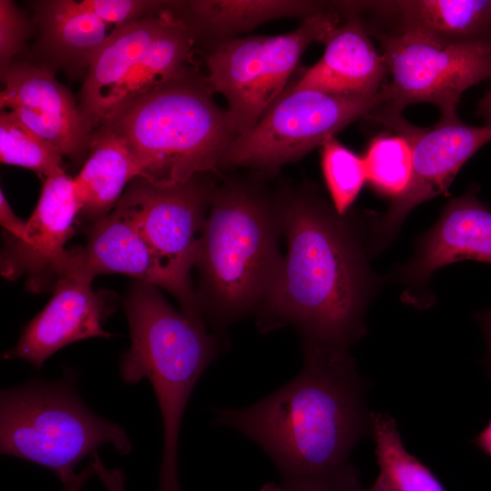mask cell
<instances>
[{"mask_svg": "<svg viewBox=\"0 0 491 491\" xmlns=\"http://www.w3.org/2000/svg\"><path fill=\"white\" fill-rule=\"evenodd\" d=\"M110 444L132 450L122 426L92 412L78 395L75 376L56 381L31 379L0 394L2 455L45 467L65 485L86 456Z\"/></svg>", "mask_w": 491, "mask_h": 491, "instance_id": "6", "label": "cell"}, {"mask_svg": "<svg viewBox=\"0 0 491 491\" xmlns=\"http://www.w3.org/2000/svg\"><path fill=\"white\" fill-rule=\"evenodd\" d=\"M0 160L45 179L64 170L62 155L7 110L0 115Z\"/></svg>", "mask_w": 491, "mask_h": 491, "instance_id": "26", "label": "cell"}, {"mask_svg": "<svg viewBox=\"0 0 491 491\" xmlns=\"http://www.w3.org/2000/svg\"><path fill=\"white\" fill-rule=\"evenodd\" d=\"M462 260L491 264V209L474 191L452 198L417 239L413 257L395 270V279L406 286L403 299L419 308L429 306L431 276Z\"/></svg>", "mask_w": 491, "mask_h": 491, "instance_id": "12", "label": "cell"}, {"mask_svg": "<svg viewBox=\"0 0 491 491\" xmlns=\"http://www.w3.org/2000/svg\"><path fill=\"white\" fill-rule=\"evenodd\" d=\"M373 117L392 126L410 145L413 169L406 192L381 216L370 224L371 246L376 256L398 233L407 215L417 205L448 189L461 167L483 145L491 141V125L464 124L458 117L443 118L434 126L417 128L399 114L378 112Z\"/></svg>", "mask_w": 491, "mask_h": 491, "instance_id": "11", "label": "cell"}, {"mask_svg": "<svg viewBox=\"0 0 491 491\" xmlns=\"http://www.w3.org/2000/svg\"><path fill=\"white\" fill-rule=\"evenodd\" d=\"M278 198L286 253L257 326H292L303 346L349 351L366 334V313L382 285L370 266L373 215H339L310 186Z\"/></svg>", "mask_w": 491, "mask_h": 491, "instance_id": "1", "label": "cell"}, {"mask_svg": "<svg viewBox=\"0 0 491 491\" xmlns=\"http://www.w3.org/2000/svg\"><path fill=\"white\" fill-rule=\"evenodd\" d=\"M321 167L333 207L347 214L366 182L363 156L330 137L321 145Z\"/></svg>", "mask_w": 491, "mask_h": 491, "instance_id": "27", "label": "cell"}, {"mask_svg": "<svg viewBox=\"0 0 491 491\" xmlns=\"http://www.w3.org/2000/svg\"><path fill=\"white\" fill-rule=\"evenodd\" d=\"M478 113L485 119L486 125H491V87L480 100Z\"/></svg>", "mask_w": 491, "mask_h": 491, "instance_id": "36", "label": "cell"}, {"mask_svg": "<svg viewBox=\"0 0 491 491\" xmlns=\"http://www.w3.org/2000/svg\"><path fill=\"white\" fill-rule=\"evenodd\" d=\"M475 317L480 324L486 336L487 354L485 358V365L487 375L491 378V308L484 312L476 313Z\"/></svg>", "mask_w": 491, "mask_h": 491, "instance_id": "33", "label": "cell"}, {"mask_svg": "<svg viewBox=\"0 0 491 491\" xmlns=\"http://www.w3.org/2000/svg\"><path fill=\"white\" fill-rule=\"evenodd\" d=\"M338 25V15L326 10L286 34L233 37L217 45L207 58L206 81L225 96L237 137L254 127L286 90L306 48L325 43Z\"/></svg>", "mask_w": 491, "mask_h": 491, "instance_id": "7", "label": "cell"}, {"mask_svg": "<svg viewBox=\"0 0 491 491\" xmlns=\"http://www.w3.org/2000/svg\"><path fill=\"white\" fill-rule=\"evenodd\" d=\"M176 2L148 0H84L83 7L95 14L105 24L123 25L147 14L157 13L165 8L175 5ZM152 15V14H151Z\"/></svg>", "mask_w": 491, "mask_h": 491, "instance_id": "28", "label": "cell"}, {"mask_svg": "<svg viewBox=\"0 0 491 491\" xmlns=\"http://www.w3.org/2000/svg\"><path fill=\"white\" fill-rule=\"evenodd\" d=\"M387 72L384 112L399 114L412 104L437 105L443 118H454L461 95L491 77V38L454 41L398 28L382 35Z\"/></svg>", "mask_w": 491, "mask_h": 491, "instance_id": "9", "label": "cell"}, {"mask_svg": "<svg viewBox=\"0 0 491 491\" xmlns=\"http://www.w3.org/2000/svg\"><path fill=\"white\" fill-rule=\"evenodd\" d=\"M73 178L63 170L44 180L37 205L25 221L21 241L10 240L1 260V273L9 279L27 274L32 290L46 277L55 283L67 269L71 250L65 245L79 215Z\"/></svg>", "mask_w": 491, "mask_h": 491, "instance_id": "13", "label": "cell"}, {"mask_svg": "<svg viewBox=\"0 0 491 491\" xmlns=\"http://www.w3.org/2000/svg\"><path fill=\"white\" fill-rule=\"evenodd\" d=\"M375 455L389 491H447L434 472L405 447L396 419L371 413Z\"/></svg>", "mask_w": 491, "mask_h": 491, "instance_id": "23", "label": "cell"}, {"mask_svg": "<svg viewBox=\"0 0 491 491\" xmlns=\"http://www.w3.org/2000/svg\"><path fill=\"white\" fill-rule=\"evenodd\" d=\"M363 158L366 181L376 193L394 201L406 192L412 176L413 159L410 145L403 135L376 136Z\"/></svg>", "mask_w": 491, "mask_h": 491, "instance_id": "25", "label": "cell"}, {"mask_svg": "<svg viewBox=\"0 0 491 491\" xmlns=\"http://www.w3.org/2000/svg\"><path fill=\"white\" fill-rule=\"evenodd\" d=\"M376 5L400 18L402 28L454 41L491 38V0H404Z\"/></svg>", "mask_w": 491, "mask_h": 491, "instance_id": "21", "label": "cell"}, {"mask_svg": "<svg viewBox=\"0 0 491 491\" xmlns=\"http://www.w3.org/2000/svg\"><path fill=\"white\" fill-rule=\"evenodd\" d=\"M3 78L2 109L11 112L62 155L77 156L85 149L89 132L81 111L51 71L15 65Z\"/></svg>", "mask_w": 491, "mask_h": 491, "instance_id": "15", "label": "cell"}, {"mask_svg": "<svg viewBox=\"0 0 491 491\" xmlns=\"http://www.w3.org/2000/svg\"><path fill=\"white\" fill-rule=\"evenodd\" d=\"M90 465L106 491H126L123 470L105 466L96 451L91 455Z\"/></svg>", "mask_w": 491, "mask_h": 491, "instance_id": "30", "label": "cell"}, {"mask_svg": "<svg viewBox=\"0 0 491 491\" xmlns=\"http://www.w3.org/2000/svg\"><path fill=\"white\" fill-rule=\"evenodd\" d=\"M68 272L81 273L92 278L101 274H124L175 296L172 281L139 230L116 206L110 214L94 222L84 247L71 250L65 273Z\"/></svg>", "mask_w": 491, "mask_h": 491, "instance_id": "17", "label": "cell"}, {"mask_svg": "<svg viewBox=\"0 0 491 491\" xmlns=\"http://www.w3.org/2000/svg\"><path fill=\"white\" fill-rule=\"evenodd\" d=\"M259 491H322L306 486H295L289 484H276V483H268L261 487ZM344 491H389L386 482L384 481L381 475H378L374 484L366 488H354Z\"/></svg>", "mask_w": 491, "mask_h": 491, "instance_id": "32", "label": "cell"}, {"mask_svg": "<svg viewBox=\"0 0 491 491\" xmlns=\"http://www.w3.org/2000/svg\"><path fill=\"white\" fill-rule=\"evenodd\" d=\"M26 33L24 17L11 1H0V68L3 76L22 48Z\"/></svg>", "mask_w": 491, "mask_h": 491, "instance_id": "29", "label": "cell"}, {"mask_svg": "<svg viewBox=\"0 0 491 491\" xmlns=\"http://www.w3.org/2000/svg\"><path fill=\"white\" fill-rule=\"evenodd\" d=\"M0 223L9 234V239L21 241L25 237L26 222L22 221L14 213L3 191L0 192Z\"/></svg>", "mask_w": 491, "mask_h": 491, "instance_id": "31", "label": "cell"}, {"mask_svg": "<svg viewBox=\"0 0 491 491\" xmlns=\"http://www.w3.org/2000/svg\"><path fill=\"white\" fill-rule=\"evenodd\" d=\"M322 57L292 85L332 95H371L383 88L387 66L357 17L338 25Z\"/></svg>", "mask_w": 491, "mask_h": 491, "instance_id": "16", "label": "cell"}, {"mask_svg": "<svg viewBox=\"0 0 491 491\" xmlns=\"http://www.w3.org/2000/svg\"><path fill=\"white\" fill-rule=\"evenodd\" d=\"M208 174L175 186H157L140 178L115 205L137 227L172 281L183 312L204 320L190 283L207 210L217 187Z\"/></svg>", "mask_w": 491, "mask_h": 491, "instance_id": "10", "label": "cell"}, {"mask_svg": "<svg viewBox=\"0 0 491 491\" xmlns=\"http://www.w3.org/2000/svg\"><path fill=\"white\" fill-rule=\"evenodd\" d=\"M385 101L382 89L371 95H342L291 86L230 145L221 167L275 171L321 146L358 118L370 116Z\"/></svg>", "mask_w": 491, "mask_h": 491, "instance_id": "8", "label": "cell"}, {"mask_svg": "<svg viewBox=\"0 0 491 491\" xmlns=\"http://www.w3.org/2000/svg\"><path fill=\"white\" fill-rule=\"evenodd\" d=\"M196 21L222 41L270 20L303 19L326 11V4L297 0H201L189 4Z\"/></svg>", "mask_w": 491, "mask_h": 491, "instance_id": "22", "label": "cell"}, {"mask_svg": "<svg viewBox=\"0 0 491 491\" xmlns=\"http://www.w3.org/2000/svg\"><path fill=\"white\" fill-rule=\"evenodd\" d=\"M46 39L61 56L89 64L109 34L107 24L80 2H46L43 9Z\"/></svg>", "mask_w": 491, "mask_h": 491, "instance_id": "24", "label": "cell"}, {"mask_svg": "<svg viewBox=\"0 0 491 491\" xmlns=\"http://www.w3.org/2000/svg\"><path fill=\"white\" fill-rule=\"evenodd\" d=\"M473 443L491 458V418L484 429L473 440Z\"/></svg>", "mask_w": 491, "mask_h": 491, "instance_id": "35", "label": "cell"}, {"mask_svg": "<svg viewBox=\"0 0 491 491\" xmlns=\"http://www.w3.org/2000/svg\"><path fill=\"white\" fill-rule=\"evenodd\" d=\"M303 349V368L293 380L252 406L215 409V423L257 444L282 483L322 491L358 488L350 454L372 435L368 383L350 351Z\"/></svg>", "mask_w": 491, "mask_h": 491, "instance_id": "2", "label": "cell"}, {"mask_svg": "<svg viewBox=\"0 0 491 491\" xmlns=\"http://www.w3.org/2000/svg\"><path fill=\"white\" fill-rule=\"evenodd\" d=\"M282 235L278 195L240 179L216 187L195 263L199 307L215 327L260 309L283 262Z\"/></svg>", "mask_w": 491, "mask_h": 491, "instance_id": "3", "label": "cell"}, {"mask_svg": "<svg viewBox=\"0 0 491 491\" xmlns=\"http://www.w3.org/2000/svg\"><path fill=\"white\" fill-rule=\"evenodd\" d=\"M91 142L73 185L79 215L95 222L115 207L127 183L140 177V168L125 140L114 130L103 126Z\"/></svg>", "mask_w": 491, "mask_h": 491, "instance_id": "19", "label": "cell"}, {"mask_svg": "<svg viewBox=\"0 0 491 491\" xmlns=\"http://www.w3.org/2000/svg\"><path fill=\"white\" fill-rule=\"evenodd\" d=\"M131 346L119 372L127 385L146 378L160 408L164 444L158 491H181L177 446L189 396L203 372L220 352L205 322L176 311L158 286L138 281L125 302Z\"/></svg>", "mask_w": 491, "mask_h": 491, "instance_id": "5", "label": "cell"}, {"mask_svg": "<svg viewBox=\"0 0 491 491\" xmlns=\"http://www.w3.org/2000/svg\"><path fill=\"white\" fill-rule=\"evenodd\" d=\"M93 278L68 272L54 284L52 298L25 326L4 359L18 358L40 369L58 350L91 337H110L103 322L111 312L103 296L94 291Z\"/></svg>", "mask_w": 491, "mask_h": 491, "instance_id": "14", "label": "cell"}, {"mask_svg": "<svg viewBox=\"0 0 491 491\" xmlns=\"http://www.w3.org/2000/svg\"><path fill=\"white\" fill-rule=\"evenodd\" d=\"M193 45L191 28L173 12L129 76L105 105L100 123H106L132 101L193 72L188 65Z\"/></svg>", "mask_w": 491, "mask_h": 491, "instance_id": "20", "label": "cell"}, {"mask_svg": "<svg viewBox=\"0 0 491 491\" xmlns=\"http://www.w3.org/2000/svg\"><path fill=\"white\" fill-rule=\"evenodd\" d=\"M170 7L118 25L89 62L79 107L88 132L173 14Z\"/></svg>", "mask_w": 491, "mask_h": 491, "instance_id": "18", "label": "cell"}, {"mask_svg": "<svg viewBox=\"0 0 491 491\" xmlns=\"http://www.w3.org/2000/svg\"><path fill=\"white\" fill-rule=\"evenodd\" d=\"M213 92L206 78L191 72L127 104L103 126L125 140L140 179L157 186L182 185L217 173L237 138Z\"/></svg>", "mask_w": 491, "mask_h": 491, "instance_id": "4", "label": "cell"}, {"mask_svg": "<svg viewBox=\"0 0 491 491\" xmlns=\"http://www.w3.org/2000/svg\"><path fill=\"white\" fill-rule=\"evenodd\" d=\"M94 476H95V472L89 464V466L77 474L74 479L64 485L62 491H80L88 479Z\"/></svg>", "mask_w": 491, "mask_h": 491, "instance_id": "34", "label": "cell"}]
</instances>
